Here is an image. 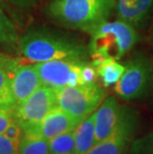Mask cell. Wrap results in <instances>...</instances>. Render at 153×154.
<instances>
[{"mask_svg":"<svg viewBox=\"0 0 153 154\" xmlns=\"http://www.w3.org/2000/svg\"><path fill=\"white\" fill-rule=\"evenodd\" d=\"M20 54L32 63L64 60H86L89 47L71 36L44 28H31L18 40Z\"/></svg>","mask_w":153,"mask_h":154,"instance_id":"1","label":"cell"},{"mask_svg":"<svg viewBox=\"0 0 153 154\" xmlns=\"http://www.w3.org/2000/svg\"><path fill=\"white\" fill-rule=\"evenodd\" d=\"M115 9V0H53L47 15L63 27L92 34L107 22Z\"/></svg>","mask_w":153,"mask_h":154,"instance_id":"2","label":"cell"},{"mask_svg":"<svg viewBox=\"0 0 153 154\" xmlns=\"http://www.w3.org/2000/svg\"><path fill=\"white\" fill-rule=\"evenodd\" d=\"M138 41L133 26L121 20L106 22L90 34L89 52L93 60L113 59L118 61Z\"/></svg>","mask_w":153,"mask_h":154,"instance_id":"3","label":"cell"},{"mask_svg":"<svg viewBox=\"0 0 153 154\" xmlns=\"http://www.w3.org/2000/svg\"><path fill=\"white\" fill-rule=\"evenodd\" d=\"M124 73L115 85L121 100L132 101L147 96L153 83V62L144 54H136L126 62Z\"/></svg>","mask_w":153,"mask_h":154,"instance_id":"4","label":"cell"},{"mask_svg":"<svg viewBox=\"0 0 153 154\" xmlns=\"http://www.w3.org/2000/svg\"><path fill=\"white\" fill-rule=\"evenodd\" d=\"M56 94L58 106L80 121L93 113L106 97L105 90L96 83L57 88Z\"/></svg>","mask_w":153,"mask_h":154,"instance_id":"5","label":"cell"},{"mask_svg":"<svg viewBox=\"0 0 153 154\" xmlns=\"http://www.w3.org/2000/svg\"><path fill=\"white\" fill-rule=\"evenodd\" d=\"M58 106L56 90L42 85L28 99L13 109V116L26 132L40 123L52 109Z\"/></svg>","mask_w":153,"mask_h":154,"instance_id":"6","label":"cell"},{"mask_svg":"<svg viewBox=\"0 0 153 154\" xmlns=\"http://www.w3.org/2000/svg\"><path fill=\"white\" fill-rule=\"evenodd\" d=\"M138 127V114L123 106L119 120L109 137L94 144L87 154H125L131 147Z\"/></svg>","mask_w":153,"mask_h":154,"instance_id":"7","label":"cell"},{"mask_svg":"<svg viewBox=\"0 0 153 154\" xmlns=\"http://www.w3.org/2000/svg\"><path fill=\"white\" fill-rule=\"evenodd\" d=\"M86 60H55L36 63L34 67L40 77L42 85L57 90L64 87H75L83 85L81 72Z\"/></svg>","mask_w":153,"mask_h":154,"instance_id":"8","label":"cell"},{"mask_svg":"<svg viewBox=\"0 0 153 154\" xmlns=\"http://www.w3.org/2000/svg\"><path fill=\"white\" fill-rule=\"evenodd\" d=\"M81 121L71 116L69 112L57 106L52 109L43 120L28 131L23 132L25 135L38 136L45 139H51L59 134L72 131L78 126Z\"/></svg>","mask_w":153,"mask_h":154,"instance_id":"9","label":"cell"},{"mask_svg":"<svg viewBox=\"0 0 153 154\" xmlns=\"http://www.w3.org/2000/svg\"><path fill=\"white\" fill-rule=\"evenodd\" d=\"M8 71L11 77L15 106L28 99L38 88L42 86V82L34 65H21L16 62L8 69Z\"/></svg>","mask_w":153,"mask_h":154,"instance_id":"10","label":"cell"},{"mask_svg":"<svg viewBox=\"0 0 153 154\" xmlns=\"http://www.w3.org/2000/svg\"><path fill=\"white\" fill-rule=\"evenodd\" d=\"M122 106L113 96L105 97L96 110L93 112L96 142L109 137L118 124Z\"/></svg>","mask_w":153,"mask_h":154,"instance_id":"11","label":"cell"},{"mask_svg":"<svg viewBox=\"0 0 153 154\" xmlns=\"http://www.w3.org/2000/svg\"><path fill=\"white\" fill-rule=\"evenodd\" d=\"M116 18L133 26L144 27L153 13V0H115Z\"/></svg>","mask_w":153,"mask_h":154,"instance_id":"12","label":"cell"},{"mask_svg":"<svg viewBox=\"0 0 153 154\" xmlns=\"http://www.w3.org/2000/svg\"><path fill=\"white\" fill-rule=\"evenodd\" d=\"M75 154H87L96 144L93 113L86 117L74 129Z\"/></svg>","mask_w":153,"mask_h":154,"instance_id":"13","label":"cell"},{"mask_svg":"<svg viewBox=\"0 0 153 154\" xmlns=\"http://www.w3.org/2000/svg\"><path fill=\"white\" fill-rule=\"evenodd\" d=\"M96 70L97 76L102 79L105 87H110L115 85L124 73L125 66L118 63L113 59H103L96 65Z\"/></svg>","mask_w":153,"mask_h":154,"instance_id":"14","label":"cell"},{"mask_svg":"<svg viewBox=\"0 0 153 154\" xmlns=\"http://www.w3.org/2000/svg\"><path fill=\"white\" fill-rule=\"evenodd\" d=\"M16 61L13 64H15ZM10 66H2L0 65V109H12L15 106V100L12 93L11 77L8 71Z\"/></svg>","mask_w":153,"mask_h":154,"instance_id":"15","label":"cell"},{"mask_svg":"<svg viewBox=\"0 0 153 154\" xmlns=\"http://www.w3.org/2000/svg\"><path fill=\"white\" fill-rule=\"evenodd\" d=\"M0 4V45H17L20 36L17 28Z\"/></svg>","mask_w":153,"mask_h":154,"instance_id":"16","label":"cell"},{"mask_svg":"<svg viewBox=\"0 0 153 154\" xmlns=\"http://www.w3.org/2000/svg\"><path fill=\"white\" fill-rule=\"evenodd\" d=\"M19 154H50L48 140L23 134L19 142Z\"/></svg>","mask_w":153,"mask_h":154,"instance_id":"17","label":"cell"},{"mask_svg":"<svg viewBox=\"0 0 153 154\" xmlns=\"http://www.w3.org/2000/svg\"><path fill=\"white\" fill-rule=\"evenodd\" d=\"M50 154H71L75 153L74 130L59 134L48 140Z\"/></svg>","mask_w":153,"mask_h":154,"instance_id":"18","label":"cell"},{"mask_svg":"<svg viewBox=\"0 0 153 154\" xmlns=\"http://www.w3.org/2000/svg\"><path fill=\"white\" fill-rule=\"evenodd\" d=\"M131 154H153V130L132 142L130 147Z\"/></svg>","mask_w":153,"mask_h":154,"instance_id":"19","label":"cell"},{"mask_svg":"<svg viewBox=\"0 0 153 154\" xmlns=\"http://www.w3.org/2000/svg\"><path fill=\"white\" fill-rule=\"evenodd\" d=\"M0 154H19V144L8 138L4 133L0 134Z\"/></svg>","mask_w":153,"mask_h":154,"instance_id":"20","label":"cell"},{"mask_svg":"<svg viewBox=\"0 0 153 154\" xmlns=\"http://www.w3.org/2000/svg\"><path fill=\"white\" fill-rule=\"evenodd\" d=\"M97 78V72L92 64H89L87 62L84 65V67L81 72V79H82L83 85L96 83Z\"/></svg>","mask_w":153,"mask_h":154,"instance_id":"21","label":"cell"},{"mask_svg":"<svg viewBox=\"0 0 153 154\" xmlns=\"http://www.w3.org/2000/svg\"><path fill=\"white\" fill-rule=\"evenodd\" d=\"M4 134L8 138H10L14 142L19 144V142H20V140H21V137L23 135V131H22L21 126L19 125L17 121L14 119L10 123V125L7 127V129L5 130Z\"/></svg>","mask_w":153,"mask_h":154,"instance_id":"22","label":"cell"},{"mask_svg":"<svg viewBox=\"0 0 153 154\" xmlns=\"http://www.w3.org/2000/svg\"><path fill=\"white\" fill-rule=\"evenodd\" d=\"M14 120L12 109H0V134L4 133L7 127Z\"/></svg>","mask_w":153,"mask_h":154,"instance_id":"23","label":"cell"},{"mask_svg":"<svg viewBox=\"0 0 153 154\" xmlns=\"http://www.w3.org/2000/svg\"><path fill=\"white\" fill-rule=\"evenodd\" d=\"M5 1L15 7L24 9V10L33 8L36 4V0H5Z\"/></svg>","mask_w":153,"mask_h":154,"instance_id":"24","label":"cell"},{"mask_svg":"<svg viewBox=\"0 0 153 154\" xmlns=\"http://www.w3.org/2000/svg\"><path fill=\"white\" fill-rule=\"evenodd\" d=\"M16 60H13V59L5 56L2 52H0V65H2V66H10Z\"/></svg>","mask_w":153,"mask_h":154,"instance_id":"25","label":"cell"},{"mask_svg":"<svg viewBox=\"0 0 153 154\" xmlns=\"http://www.w3.org/2000/svg\"><path fill=\"white\" fill-rule=\"evenodd\" d=\"M151 37H152V40H153V23H152V28H151Z\"/></svg>","mask_w":153,"mask_h":154,"instance_id":"26","label":"cell"},{"mask_svg":"<svg viewBox=\"0 0 153 154\" xmlns=\"http://www.w3.org/2000/svg\"><path fill=\"white\" fill-rule=\"evenodd\" d=\"M0 4H2V1H1V0H0Z\"/></svg>","mask_w":153,"mask_h":154,"instance_id":"27","label":"cell"},{"mask_svg":"<svg viewBox=\"0 0 153 154\" xmlns=\"http://www.w3.org/2000/svg\"><path fill=\"white\" fill-rule=\"evenodd\" d=\"M71 154H75V153H71Z\"/></svg>","mask_w":153,"mask_h":154,"instance_id":"28","label":"cell"}]
</instances>
